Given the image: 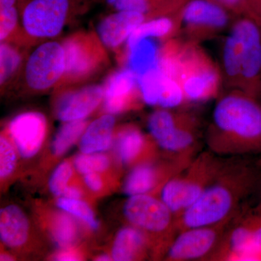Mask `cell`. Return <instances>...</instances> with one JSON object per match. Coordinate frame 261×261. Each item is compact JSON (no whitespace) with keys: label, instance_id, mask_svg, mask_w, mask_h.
<instances>
[{"label":"cell","instance_id":"cell-1","mask_svg":"<svg viewBox=\"0 0 261 261\" xmlns=\"http://www.w3.org/2000/svg\"><path fill=\"white\" fill-rule=\"evenodd\" d=\"M256 197L261 199V156L227 158L200 198L176 219L178 232L231 221L255 205Z\"/></svg>","mask_w":261,"mask_h":261},{"label":"cell","instance_id":"cell-2","mask_svg":"<svg viewBox=\"0 0 261 261\" xmlns=\"http://www.w3.org/2000/svg\"><path fill=\"white\" fill-rule=\"evenodd\" d=\"M207 149L224 158L261 156V103L243 93L221 98L207 130Z\"/></svg>","mask_w":261,"mask_h":261},{"label":"cell","instance_id":"cell-3","mask_svg":"<svg viewBox=\"0 0 261 261\" xmlns=\"http://www.w3.org/2000/svg\"><path fill=\"white\" fill-rule=\"evenodd\" d=\"M224 65L229 77L245 84V93L261 97V30L255 18L240 20L224 44Z\"/></svg>","mask_w":261,"mask_h":261},{"label":"cell","instance_id":"cell-4","mask_svg":"<svg viewBox=\"0 0 261 261\" xmlns=\"http://www.w3.org/2000/svg\"><path fill=\"white\" fill-rule=\"evenodd\" d=\"M227 158L206 149L202 151L181 172L170 179L160 191V197L176 219L200 198L219 174Z\"/></svg>","mask_w":261,"mask_h":261},{"label":"cell","instance_id":"cell-5","mask_svg":"<svg viewBox=\"0 0 261 261\" xmlns=\"http://www.w3.org/2000/svg\"><path fill=\"white\" fill-rule=\"evenodd\" d=\"M123 214L132 226L145 233L154 252L164 257L178 229L176 216L162 199L151 194L130 196Z\"/></svg>","mask_w":261,"mask_h":261},{"label":"cell","instance_id":"cell-6","mask_svg":"<svg viewBox=\"0 0 261 261\" xmlns=\"http://www.w3.org/2000/svg\"><path fill=\"white\" fill-rule=\"evenodd\" d=\"M92 0H18L23 30L32 39L59 35L71 19L83 13Z\"/></svg>","mask_w":261,"mask_h":261},{"label":"cell","instance_id":"cell-7","mask_svg":"<svg viewBox=\"0 0 261 261\" xmlns=\"http://www.w3.org/2000/svg\"><path fill=\"white\" fill-rule=\"evenodd\" d=\"M62 44L65 53V71L58 87L89 80L108 64L106 47L97 33H75Z\"/></svg>","mask_w":261,"mask_h":261},{"label":"cell","instance_id":"cell-8","mask_svg":"<svg viewBox=\"0 0 261 261\" xmlns=\"http://www.w3.org/2000/svg\"><path fill=\"white\" fill-rule=\"evenodd\" d=\"M231 221L182 230L170 244L165 258L171 261H212Z\"/></svg>","mask_w":261,"mask_h":261},{"label":"cell","instance_id":"cell-9","mask_svg":"<svg viewBox=\"0 0 261 261\" xmlns=\"http://www.w3.org/2000/svg\"><path fill=\"white\" fill-rule=\"evenodd\" d=\"M65 71V53L62 43L48 42L29 56L24 70L27 87L42 92L58 87Z\"/></svg>","mask_w":261,"mask_h":261},{"label":"cell","instance_id":"cell-10","mask_svg":"<svg viewBox=\"0 0 261 261\" xmlns=\"http://www.w3.org/2000/svg\"><path fill=\"white\" fill-rule=\"evenodd\" d=\"M190 163L169 156L160 164L145 161L135 166L128 173L123 185V192L130 196L151 194L163 187L174 177Z\"/></svg>","mask_w":261,"mask_h":261},{"label":"cell","instance_id":"cell-11","mask_svg":"<svg viewBox=\"0 0 261 261\" xmlns=\"http://www.w3.org/2000/svg\"><path fill=\"white\" fill-rule=\"evenodd\" d=\"M175 59L173 79L181 85L185 99L190 101H202L214 95L217 89V72L211 65L196 58Z\"/></svg>","mask_w":261,"mask_h":261},{"label":"cell","instance_id":"cell-12","mask_svg":"<svg viewBox=\"0 0 261 261\" xmlns=\"http://www.w3.org/2000/svg\"><path fill=\"white\" fill-rule=\"evenodd\" d=\"M47 123L45 117L38 112L19 114L10 121L8 134L18 153L23 159L34 157L43 145Z\"/></svg>","mask_w":261,"mask_h":261},{"label":"cell","instance_id":"cell-13","mask_svg":"<svg viewBox=\"0 0 261 261\" xmlns=\"http://www.w3.org/2000/svg\"><path fill=\"white\" fill-rule=\"evenodd\" d=\"M142 100L149 106L164 109L178 107L185 99L177 81L165 73L159 67L138 76Z\"/></svg>","mask_w":261,"mask_h":261},{"label":"cell","instance_id":"cell-14","mask_svg":"<svg viewBox=\"0 0 261 261\" xmlns=\"http://www.w3.org/2000/svg\"><path fill=\"white\" fill-rule=\"evenodd\" d=\"M103 87V108L108 114L124 112L135 106L141 96L138 76L128 68L113 72Z\"/></svg>","mask_w":261,"mask_h":261},{"label":"cell","instance_id":"cell-15","mask_svg":"<svg viewBox=\"0 0 261 261\" xmlns=\"http://www.w3.org/2000/svg\"><path fill=\"white\" fill-rule=\"evenodd\" d=\"M104 99V87L92 84L62 93L56 102V113L63 122L84 120Z\"/></svg>","mask_w":261,"mask_h":261},{"label":"cell","instance_id":"cell-16","mask_svg":"<svg viewBox=\"0 0 261 261\" xmlns=\"http://www.w3.org/2000/svg\"><path fill=\"white\" fill-rule=\"evenodd\" d=\"M146 19L145 15L137 12L114 11L98 25V37L107 49H117Z\"/></svg>","mask_w":261,"mask_h":261},{"label":"cell","instance_id":"cell-17","mask_svg":"<svg viewBox=\"0 0 261 261\" xmlns=\"http://www.w3.org/2000/svg\"><path fill=\"white\" fill-rule=\"evenodd\" d=\"M116 153L123 165L140 164L148 160L152 144L138 128L128 126L122 128L116 138Z\"/></svg>","mask_w":261,"mask_h":261},{"label":"cell","instance_id":"cell-18","mask_svg":"<svg viewBox=\"0 0 261 261\" xmlns=\"http://www.w3.org/2000/svg\"><path fill=\"white\" fill-rule=\"evenodd\" d=\"M152 248L148 238L135 226L121 228L115 238L112 258L116 261H129L143 258L147 249Z\"/></svg>","mask_w":261,"mask_h":261},{"label":"cell","instance_id":"cell-19","mask_svg":"<svg viewBox=\"0 0 261 261\" xmlns=\"http://www.w3.org/2000/svg\"><path fill=\"white\" fill-rule=\"evenodd\" d=\"M29 224L23 211L15 205H10L0 211V238L10 247H20L29 238Z\"/></svg>","mask_w":261,"mask_h":261},{"label":"cell","instance_id":"cell-20","mask_svg":"<svg viewBox=\"0 0 261 261\" xmlns=\"http://www.w3.org/2000/svg\"><path fill=\"white\" fill-rule=\"evenodd\" d=\"M116 121L113 115L105 114L87 126L80 139L82 153H101L112 145Z\"/></svg>","mask_w":261,"mask_h":261},{"label":"cell","instance_id":"cell-21","mask_svg":"<svg viewBox=\"0 0 261 261\" xmlns=\"http://www.w3.org/2000/svg\"><path fill=\"white\" fill-rule=\"evenodd\" d=\"M182 18L189 25L222 28L228 22L226 11L209 0H189L183 7Z\"/></svg>","mask_w":261,"mask_h":261},{"label":"cell","instance_id":"cell-22","mask_svg":"<svg viewBox=\"0 0 261 261\" xmlns=\"http://www.w3.org/2000/svg\"><path fill=\"white\" fill-rule=\"evenodd\" d=\"M113 11H133L147 18L168 16L185 6L189 0H105Z\"/></svg>","mask_w":261,"mask_h":261},{"label":"cell","instance_id":"cell-23","mask_svg":"<svg viewBox=\"0 0 261 261\" xmlns=\"http://www.w3.org/2000/svg\"><path fill=\"white\" fill-rule=\"evenodd\" d=\"M128 50V68L137 76L159 67L161 51L149 38L142 39Z\"/></svg>","mask_w":261,"mask_h":261},{"label":"cell","instance_id":"cell-24","mask_svg":"<svg viewBox=\"0 0 261 261\" xmlns=\"http://www.w3.org/2000/svg\"><path fill=\"white\" fill-rule=\"evenodd\" d=\"M188 114L172 113L168 109L158 110L149 116L147 126L152 140L159 147L172 133Z\"/></svg>","mask_w":261,"mask_h":261},{"label":"cell","instance_id":"cell-25","mask_svg":"<svg viewBox=\"0 0 261 261\" xmlns=\"http://www.w3.org/2000/svg\"><path fill=\"white\" fill-rule=\"evenodd\" d=\"M87 123L84 120L65 122L55 136L51 143V152L56 156H61L81 139Z\"/></svg>","mask_w":261,"mask_h":261},{"label":"cell","instance_id":"cell-26","mask_svg":"<svg viewBox=\"0 0 261 261\" xmlns=\"http://www.w3.org/2000/svg\"><path fill=\"white\" fill-rule=\"evenodd\" d=\"M173 28V21L168 16L159 17L146 20L132 32L127 40L128 49L137 42L150 37H162L167 35Z\"/></svg>","mask_w":261,"mask_h":261},{"label":"cell","instance_id":"cell-27","mask_svg":"<svg viewBox=\"0 0 261 261\" xmlns=\"http://www.w3.org/2000/svg\"><path fill=\"white\" fill-rule=\"evenodd\" d=\"M72 216L66 212L60 213L56 215L51 224L53 238L63 248L71 246L78 238V225Z\"/></svg>","mask_w":261,"mask_h":261},{"label":"cell","instance_id":"cell-28","mask_svg":"<svg viewBox=\"0 0 261 261\" xmlns=\"http://www.w3.org/2000/svg\"><path fill=\"white\" fill-rule=\"evenodd\" d=\"M20 51L10 42H3L0 45V83L8 84L15 76L21 65Z\"/></svg>","mask_w":261,"mask_h":261},{"label":"cell","instance_id":"cell-29","mask_svg":"<svg viewBox=\"0 0 261 261\" xmlns=\"http://www.w3.org/2000/svg\"><path fill=\"white\" fill-rule=\"evenodd\" d=\"M57 205L62 211L83 221L92 229L96 230L99 227V223L93 211L86 202L80 200V199L60 197L57 200Z\"/></svg>","mask_w":261,"mask_h":261},{"label":"cell","instance_id":"cell-30","mask_svg":"<svg viewBox=\"0 0 261 261\" xmlns=\"http://www.w3.org/2000/svg\"><path fill=\"white\" fill-rule=\"evenodd\" d=\"M73 163L75 170L84 175L106 171L109 167L110 161L101 153H82L75 158Z\"/></svg>","mask_w":261,"mask_h":261},{"label":"cell","instance_id":"cell-31","mask_svg":"<svg viewBox=\"0 0 261 261\" xmlns=\"http://www.w3.org/2000/svg\"><path fill=\"white\" fill-rule=\"evenodd\" d=\"M14 144L5 136L0 137V177L2 179L9 177L15 171L17 154Z\"/></svg>","mask_w":261,"mask_h":261},{"label":"cell","instance_id":"cell-32","mask_svg":"<svg viewBox=\"0 0 261 261\" xmlns=\"http://www.w3.org/2000/svg\"><path fill=\"white\" fill-rule=\"evenodd\" d=\"M73 175V169L69 163L64 161L57 166L49 181V190L53 195L61 197Z\"/></svg>","mask_w":261,"mask_h":261},{"label":"cell","instance_id":"cell-33","mask_svg":"<svg viewBox=\"0 0 261 261\" xmlns=\"http://www.w3.org/2000/svg\"><path fill=\"white\" fill-rule=\"evenodd\" d=\"M84 182L89 190L94 192L99 191L102 187V181L97 173H89L84 175Z\"/></svg>","mask_w":261,"mask_h":261},{"label":"cell","instance_id":"cell-34","mask_svg":"<svg viewBox=\"0 0 261 261\" xmlns=\"http://www.w3.org/2000/svg\"><path fill=\"white\" fill-rule=\"evenodd\" d=\"M54 260L59 261H75L80 260V256L77 252L65 248L64 250L57 253L54 256Z\"/></svg>","mask_w":261,"mask_h":261},{"label":"cell","instance_id":"cell-35","mask_svg":"<svg viewBox=\"0 0 261 261\" xmlns=\"http://www.w3.org/2000/svg\"><path fill=\"white\" fill-rule=\"evenodd\" d=\"M249 10L257 22H261V0H247Z\"/></svg>","mask_w":261,"mask_h":261},{"label":"cell","instance_id":"cell-36","mask_svg":"<svg viewBox=\"0 0 261 261\" xmlns=\"http://www.w3.org/2000/svg\"><path fill=\"white\" fill-rule=\"evenodd\" d=\"M82 193L80 188L75 187H68L63 192L61 197H68L71 199H80Z\"/></svg>","mask_w":261,"mask_h":261},{"label":"cell","instance_id":"cell-37","mask_svg":"<svg viewBox=\"0 0 261 261\" xmlns=\"http://www.w3.org/2000/svg\"><path fill=\"white\" fill-rule=\"evenodd\" d=\"M216 1L225 6L228 7V8H236V7L240 8L241 6H246L249 10L247 0H216Z\"/></svg>","mask_w":261,"mask_h":261},{"label":"cell","instance_id":"cell-38","mask_svg":"<svg viewBox=\"0 0 261 261\" xmlns=\"http://www.w3.org/2000/svg\"><path fill=\"white\" fill-rule=\"evenodd\" d=\"M0 260L5 261V260H13V257L11 256V255H9V254L3 253L2 254L1 257H0Z\"/></svg>","mask_w":261,"mask_h":261},{"label":"cell","instance_id":"cell-39","mask_svg":"<svg viewBox=\"0 0 261 261\" xmlns=\"http://www.w3.org/2000/svg\"><path fill=\"white\" fill-rule=\"evenodd\" d=\"M111 257H110L109 255H101L99 256H98L97 258H96V260L99 261H107L111 260Z\"/></svg>","mask_w":261,"mask_h":261},{"label":"cell","instance_id":"cell-40","mask_svg":"<svg viewBox=\"0 0 261 261\" xmlns=\"http://www.w3.org/2000/svg\"><path fill=\"white\" fill-rule=\"evenodd\" d=\"M260 203H261V199H260Z\"/></svg>","mask_w":261,"mask_h":261}]
</instances>
